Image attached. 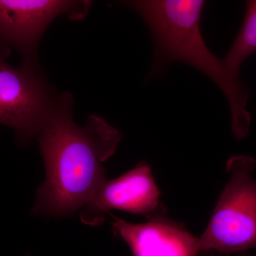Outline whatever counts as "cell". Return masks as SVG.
<instances>
[{
  "instance_id": "obj_7",
  "label": "cell",
  "mask_w": 256,
  "mask_h": 256,
  "mask_svg": "<svg viewBox=\"0 0 256 256\" xmlns=\"http://www.w3.org/2000/svg\"><path fill=\"white\" fill-rule=\"evenodd\" d=\"M112 230L126 242L133 256H198V238L181 224L156 216L143 224L114 218Z\"/></svg>"
},
{
  "instance_id": "obj_10",
  "label": "cell",
  "mask_w": 256,
  "mask_h": 256,
  "mask_svg": "<svg viewBox=\"0 0 256 256\" xmlns=\"http://www.w3.org/2000/svg\"><path fill=\"white\" fill-rule=\"evenodd\" d=\"M240 256H256V254H254V255H249V254H246V255H240Z\"/></svg>"
},
{
  "instance_id": "obj_9",
  "label": "cell",
  "mask_w": 256,
  "mask_h": 256,
  "mask_svg": "<svg viewBox=\"0 0 256 256\" xmlns=\"http://www.w3.org/2000/svg\"><path fill=\"white\" fill-rule=\"evenodd\" d=\"M0 124L4 126V116H3L1 108H0Z\"/></svg>"
},
{
  "instance_id": "obj_2",
  "label": "cell",
  "mask_w": 256,
  "mask_h": 256,
  "mask_svg": "<svg viewBox=\"0 0 256 256\" xmlns=\"http://www.w3.org/2000/svg\"><path fill=\"white\" fill-rule=\"evenodd\" d=\"M202 0H142L126 2L149 28L154 43L151 73H161L174 62L192 66L218 86L228 99L232 130L237 139L247 136L250 114L247 110L249 92L240 78L207 47L202 35Z\"/></svg>"
},
{
  "instance_id": "obj_6",
  "label": "cell",
  "mask_w": 256,
  "mask_h": 256,
  "mask_svg": "<svg viewBox=\"0 0 256 256\" xmlns=\"http://www.w3.org/2000/svg\"><path fill=\"white\" fill-rule=\"evenodd\" d=\"M90 6L87 1L0 0V36L20 48L33 67L31 58L50 22L62 14L84 18Z\"/></svg>"
},
{
  "instance_id": "obj_3",
  "label": "cell",
  "mask_w": 256,
  "mask_h": 256,
  "mask_svg": "<svg viewBox=\"0 0 256 256\" xmlns=\"http://www.w3.org/2000/svg\"><path fill=\"white\" fill-rule=\"evenodd\" d=\"M256 166L249 156H234L227 162L228 180L198 238L200 252L230 255L256 249Z\"/></svg>"
},
{
  "instance_id": "obj_8",
  "label": "cell",
  "mask_w": 256,
  "mask_h": 256,
  "mask_svg": "<svg viewBox=\"0 0 256 256\" xmlns=\"http://www.w3.org/2000/svg\"><path fill=\"white\" fill-rule=\"evenodd\" d=\"M256 52V0L248 1L244 23L224 63L230 73L240 78V66Z\"/></svg>"
},
{
  "instance_id": "obj_1",
  "label": "cell",
  "mask_w": 256,
  "mask_h": 256,
  "mask_svg": "<svg viewBox=\"0 0 256 256\" xmlns=\"http://www.w3.org/2000/svg\"><path fill=\"white\" fill-rule=\"evenodd\" d=\"M73 98L63 94L38 133L46 178L37 190L32 214L66 216L82 208L106 178L104 162L114 154L121 134L100 116L77 126Z\"/></svg>"
},
{
  "instance_id": "obj_5",
  "label": "cell",
  "mask_w": 256,
  "mask_h": 256,
  "mask_svg": "<svg viewBox=\"0 0 256 256\" xmlns=\"http://www.w3.org/2000/svg\"><path fill=\"white\" fill-rule=\"evenodd\" d=\"M114 210L144 215L148 220L164 215L149 165L140 163L119 178L102 182L82 208L80 220L86 225L98 226L104 223L106 214Z\"/></svg>"
},
{
  "instance_id": "obj_4",
  "label": "cell",
  "mask_w": 256,
  "mask_h": 256,
  "mask_svg": "<svg viewBox=\"0 0 256 256\" xmlns=\"http://www.w3.org/2000/svg\"><path fill=\"white\" fill-rule=\"evenodd\" d=\"M56 100L34 68H15L0 55V108L4 126L12 128L21 142L38 136Z\"/></svg>"
}]
</instances>
